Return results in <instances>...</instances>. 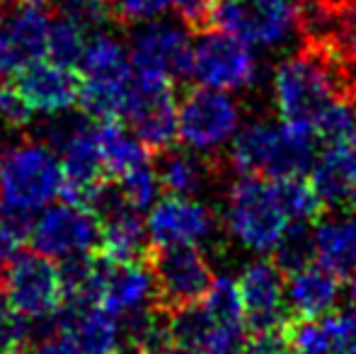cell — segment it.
<instances>
[{"label": "cell", "instance_id": "8fae6325", "mask_svg": "<svg viewBox=\"0 0 356 354\" xmlns=\"http://www.w3.org/2000/svg\"><path fill=\"white\" fill-rule=\"evenodd\" d=\"M34 252L49 260H68L99 248V221L88 207L75 202L49 204L29 226Z\"/></svg>", "mask_w": 356, "mask_h": 354}, {"label": "cell", "instance_id": "52a82bcc", "mask_svg": "<svg viewBox=\"0 0 356 354\" xmlns=\"http://www.w3.org/2000/svg\"><path fill=\"white\" fill-rule=\"evenodd\" d=\"M0 291L10 308L32 323L51 318L66 301L61 269L39 252H17L8 260L0 274Z\"/></svg>", "mask_w": 356, "mask_h": 354}, {"label": "cell", "instance_id": "277c9868", "mask_svg": "<svg viewBox=\"0 0 356 354\" xmlns=\"http://www.w3.org/2000/svg\"><path fill=\"white\" fill-rule=\"evenodd\" d=\"M61 158L44 141L10 146L0 158V202L32 214L49 207L61 194Z\"/></svg>", "mask_w": 356, "mask_h": 354}, {"label": "cell", "instance_id": "ac0fdd59", "mask_svg": "<svg viewBox=\"0 0 356 354\" xmlns=\"http://www.w3.org/2000/svg\"><path fill=\"white\" fill-rule=\"evenodd\" d=\"M58 151H61L63 170L61 197L66 202H75L85 207L92 189L107 179L102 166V153H99L97 143V127H95L92 119L80 117L71 136L63 141V146Z\"/></svg>", "mask_w": 356, "mask_h": 354}, {"label": "cell", "instance_id": "ab89813d", "mask_svg": "<svg viewBox=\"0 0 356 354\" xmlns=\"http://www.w3.org/2000/svg\"><path fill=\"white\" fill-rule=\"evenodd\" d=\"M117 354H145V352H141L138 347H134V345H127V347H119Z\"/></svg>", "mask_w": 356, "mask_h": 354}, {"label": "cell", "instance_id": "d4e9b609", "mask_svg": "<svg viewBox=\"0 0 356 354\" xmlns=\"http://www.w3.org/2000/svg\"><path fill=\"white\" fill-rule=\"evenodd\" d=\"M315 260V241L308 223L293 221L274 246V262L284 274L298 272Z\"/></svg>", "mask_w": 356, "mask_h": 354}, {"label": "cell", "instance_id": "7a4b0ae2", "mask_svg": "<svg viewBox=\"0 0 356 354\" xmlns=\"http://www.w3.org/2000/svg\"><path fill=\"white\" fill-rule=\"evenodd\" d=\"M313 129L277 122H250L230 138L228 163L238 175L284 179L303 175L315 161Z\"/></svg>", "mask_w": 356, "mask_h": 354}, {"label": "cell", "instance_id": "3957f363", "mask_svg": "<svg viewBox=\"0 0 356 354\" xmlns=\"http://www.w3.org/2000/svg\"><path fill=\"white\" fill-rule=\"evenodd\" d=\"M223 223L233 241L252 252H272L291 216L284 207L279 182L269 177L240 175L225 189Z\"/></svg>", "mask_w": 356, "mask_h": 354}, {"label": "cell", "instance_id": "44dd1931", "mask_svg": "<svg viewBox=\"0 0 356 354\" xmlns=\"http://www.w3.org/2000/svg\"><path fill=\"white\" fill-rule=\"evenodd\" d=\"M315 260L334 277H349L356 269V211L320 216L313 231Z\"/></svg>", "mask_w": 356, "mask_h": 354}, {"label": "cell", "instance_id": "7c38bea8", "mask_svg": "<svg viewBox=\"0 0 356 354\" xmlns=\"http://www.w3.org/2000/svg\"><path fill=\"white\" fill-rule=\"evenodd\" d=\"M122 119H127L134 136L150 153L170 148L177 138V102L172 83L134 73Z\"/></svg>", "mask_w": 356, "mask_h": 354}, {"label": "cell", "instance_id": "603a6c76", "mask_svg": "<svg viewBox=\"0 0 356 354\" xmlns=\"http://www.w3.org/2000/svg\"><path fill=\"white\" fill-rule=\"evenodd\" d=\"M95 127H97V143L107 179H119L129 170L148 163L150 151L119 119L95 122Z\"/></svg>", "mask_w": 356, "mask_h": 354}, {"label": "cell", "instance_id": "4fadbf2b", "mask_svg": "<svg viewBox=\"0 0 356 354\" xmlns=\"http://www.w3.org/2000/svg\"><path fill=\"white\" fill-rule=\"evenodd\" d=\"M216 228L218 218L209 204L194 197H172V194L155 202L145 221L150 248L202 246L211 241Z\"/></svg>", "mask_w": 356, "mask_h": 354}, {"label": "cell", "instance_id": "4316f807", "mask_svg": "<svg viewBox=\"0 0 356 354\" xmlns=\"http://www.w3.org/2000/svg\"><path fill=\"white\" fill-rule=\"evenodd\" d=\"M114 182H117L119 192L124 194V199H127L134 209H138V211H145V209H150L158 202L160 182H158V175H155V168H150V163L134 168L127 175L114 179Z\"/></svg>", "mask_w": 356, "mask_h": 354}, {"label": "cell", "instance_id": "5bb4252c", "mask_svg": "<svg viewBox=\"0 0 356 354\" xmlns=\"http://www.w3.org/2000/svg\"><path fill=\"white\" fill-rule=\"evenodd\" d=\"M238 289L250 332L279 330L289 323L284 272L274 260L257 257L248 262L238 277Z\"/></svg>", "mask_w": 356, "mask_h": 354}, {"label": "cell", "instance_id": "9c48e42d", "mask_svg": "<svg viewBox=\"0 0 356 354\" xmlns=\"http://www.w3.org/2000/svg\"><path fill=\"white\" fill-rule=\"evenodd\" d=\"M259 63L250 44L223 29H204L192 44L189 76L211 90H243L257 81Z\"/></svg>", "mask_w": 356, "mask_h": 354}, {"label": "cell", "instance_id": "ba28073f", "mask_svg": "<svg viewBox=\"0 0 356 354\" xmlns=\"http://www.w3.org/2000/svg\"><path fill=\"white\" fill-rule=\"evenodd\" d=\"M145 260L153 274L155 306L168 313L199 303L213 284L211 265L197 246L148 248Z\"/></svg>", "mask_w": 356, "mask_h": 354}, {"label": "cell", "instance_id": "7402d4cb", "mask_svg": "<svg viewBox=\"0 0 356 354\" xmlns=\"http://www.w3.org/2000/svg\"><path fill=\"white\" fill-rule=\"evenodd\" d=\"M216 163L211 158H202L199 153L189 151V148H165L158 153V166H155V175H158L160 189L172 197H194L207 187L209 177L213 175Z\"/></svg>", "mask_w": 356, "mask_h": 354}, {"label": "cell", "instance_id": "e575fe53", "mask_svg": "<svg viewBox=\"0 0 356 354\" xmlns=\"http://www.w3.org/2000/svg\"><path fill=\"white\" fill-rule=\"evenodd\" d=\"M163 354H211L207 352L204 347L199 345H192V342H177V340H170L168 350H165Z\"/></svg>", "mask_w": 356, "mask_h": 354}, {"label": "cell", "instance_id": "d6986e66", "mask_svg": "<svg viewBox=\"0 0 356 354\" xmlns=\"http://www.w3.org/2000/svg\"><path fill=\"white\" fill-rule=\"evenodd\" d=\"M310 184L320 194L325 207L356 211V127L325 148L313 161Z\"/></svg>", "mask_w": 356, "mask_h": 354}, {"label": "cell", "instance_id": "836d02e7", "mask_svg": "<svg viewBox=\"0 0 356 354\" xmlns=\"http://www.w3.org/2000/svg\"><path fill=\"white\" fill-rule=\"evenodd\" d=\"M243 354H293L289 345L286 330H269V332H252L243 347Z\"/></svg>", "mask_w": 356, "mask_h": 354}, {"label": "cell", "instance_id": "8992f818", "mask_svg": "<svg viewBox=\"0 0 356 354\" xmlns=\"http://www.w3.org/2000/svg\"><path fill=\"white\" fill-rule=\"evenodd\" d=\"M240 104L223 90L192 88L177 104V136L184 148L211 158L240 129Z\"/></svg>", "mask_w": 356, "mask_h": 354}, {"label": "cell", "instance_id": "f1b7e54d", "mask_svg": "<svg viewBox=\"0 0 356 354\" xmlns=\"http://www.w3.org/2000/svg\"><path fill=\"white\" fill-rule=\"evenodd\" d=\"M29 214L0 202V265L17 255L22 243L29 238Z\"/></svg>", "mask_w": 356, "mask_h": 354}, {"label": "cell", "instance_id": "d6a6232c", "mask_svg": "<svg viewBox=\"0 0 356 354\" xmlns=\"http://www.w3.org/2000/svg\"><path fill=\"white\" fill-rule=\"evenodd\" d=\"M58 8H61V15L75 19L85 29L99 27L112 17L109 0H58Z\"/></svg>", "mask_w": 356, "mask_h": 354}, {"label": "cell", "instance_id": "4dcf8cb0", "mask_svg": "<svg viewBox=\"0 0 356 354\" xmlns=\"http://www.w3.org/2000/svg\"><path fill=\"white\" fill-rule=\"evenodd\" d=\"M34 122V112L15 83H0V127L10 129V131H24Z\"/></svg>", "mask_w": 356, "mask_h": 354}, {"label": "cell", "instance_id": "d590c367", "mask_svg": "<svg viewBox=\"0 0 356 354\" xmlns=\"http://www.w3.org/2000/svg\"><path fill=\"white\" fill-rule=\"evenodd\" d=\"M10 129H5V127H0V158L5 156V153L10 151V146H13V143H10Z\"/></svg>", "mask_w": 356, "mask_h": 354}, {"label": "cell", "instance_id": "5b68a950", "mask_svg": "<svg viewBox=\"0 0 356 354\" xmlns=\"http://www.w3.org/2000/svg\"><path fill=\"white\" fill-rule=\"evenodd\" d=\"M209 27L252 47L274 49L300 32L298 0H213Z\"/></svg>", "mask_w": 356, "mask_h": 354}, {"label": "cell", "instance_id": "1f68e13d", "mask_svg": "<svg viewBox=\"0 0 356 354\" xmlns=\"http://www.w3.org/2000/svg\"><path fill=\"white\" fill-rule=\"evenodd\" d=\"M112 17L124 24H141L158 19L163 13L172 10V0H109Z\"/></svg>", "mask_w": 356, "mask_h": 354}, {"label": "cell", "instance_id": "9a60e30c", "mask_svg": "<svg viewBox=\"0 0 356 354\" xmlns=\"http://www.w3.org/2000/svg\"><path fill=\"white\" fill-rule=\"evenodd\" d=\"M97 303L112 313L119 323L150 311L155 306V287L148 260L143 257V260L114 262L102 255Z\"/></svg>", "mask_w": 356, "mask_h": 354}, {"label": "cell", "instance_id": "6da1fadb", "mask_svg": "<svg viewBox=\"0 0 356 354\" xmlns=\"http://www.w3.org/2000/svg\"><path fill=\"white\" fill-rule=\"evenodd\" d=\"M349 73H344L325 54L303 47L286 56L272 76V97L279 117L286 124L308 127L315 131L325 112L337 99L347 97Z\"/></svg>", "mask_w": 356, "mask_h": 354}, {"label": "cell", "instance_id": "2e32d148", "mask_svg": "<svg viewBox=\"0 0 356 354\" xmlns=\"http://www.w3.org/2000/svg\"><path fill=\"white\" fill-rule=\"evenodd\" d=\"M51 17L37 5H17L0 17V76H15L47 56Z\"/></svg>", "mask_w": 356, "mask_h": 354}, {"label": "cell", "instance_id": "83f0119b", "mask_svg": "<svg viewBox=\"0 0 356 354\" xmlns=\"http://www.w3.org/2000/svg\"><path fill=\"white\" fill-rule=\"evenodd\" d=\"M32 321L19 316L8 303L0 306V354H32Z\"/></svg>", "mask_w": 356, "mask_h": 354}, {"label": "cell", "instance_id": "484cf974", "mask_svg": "<svg viewBox=\"0 0 356 354\" xmlns=\"http://www.w3.org/2000/svg\"><path fill=\"white\" fill-rule=\"evenodd\" d=\"M277 182H279V192H282L284 207H286V211H289L291 221L313 223L323 216L325 204L310 182H305L300 175L284 177V179H277Z\"/></svg>", "mask_w": 356, "mask_h": 354}, {"label": "cell", "instance_id": "cb8c5ba5", "mask_svg": "<svg viewBox=\"0 0 356 354\" xmlns=\"http://www.w3.org/2000/svg\"><path fill=\"white\" fill-rule=\"evenodd\" d=\"M85 42H88V29L66 15H58L56 19H51V27H49L47 56L61 66L75 68L83 56Z\"/></svg>", "mask_w": 356, "mask_h": 354}, {"label": "cell", "instance_id": "74e56055", "mask_svg": "<svg viewBox=\"0 0 356 354\" xmlns=\"http://www.w3.org/2000/svg\"><path fill=\"white\" fill-rule=\"evenodd\" d=\"M349 301H352V308L356 313V269L352 272V279H349Z\"/></svg>", "mask_w": 356, "mask_h": 354}, {"label": "cell", "instance_id": "ffe728a7", "mask_svg": "<svg viewBox=\"0 0 356 354\" xmlns=\"http://www.w3.org/2000/svg\"><path fill=\"white\" fill-rule=\"evenodd\" d=\"M339 277L325 267H303L289 274L286 284V308L293 321H320L330 316L339 301Z\"/></svg>", "mask_w": 356, "mask_h": 354}, {"label": "cell", "instance_id": "f546056e", "mask_svg": "<svg viewBox=\"0 0 356 354\" xmlns=\"http://www.w3.org/2000/svg\"><path fill=\"white\" fill-rule=\"evenodd\" d=\"M44 330H34L37 342L32 345V354H90L83 345L78 342V337L73 335L68 328H63L61 323H56L54 318H47Z\"/></svg>", "mask_w": 356, "mask_h": 354}, {"label": "cell", "instance_id": "f35d334b", "mask_svg": "<svg viewBox=\"0 0 356 354\" xmlns=\"http://www.w3.org/2000/svg\"><path fill=\"white\" fill-rule=\"evenodd\" d=\"M8 3H15V5H37V8H42V5L51 3V0H8Z\"/></svg>", "mask_w": 356, "mask_h": 354}, {"label": "cell", "instance_id": "30bf717a", "mask_svg": "<svg viewBox=\"0 0 356 354\" xmlns=\"http://www.w3.org/2000/svg\"><path fill=\"white\" fill-rule=\"evenodd\" d=\"M189 27L168 19H148L131 29L129 56L136 76L175 83L189 76L192 39Z\"/></svg>", "mask_w": 356, "mask_h": 354}, {"label": "cell", "instance_id": "8d00e7d4", "mask_svg": "<svg viewBox=\"0 0 356 354\" xmlns=\"http://www.w3.org/2000/svg\"><path fill=\"white\" fill-rule=\"evenodd\" d=\"M347 99L354 104V109H356V71H354V73H349V83H347Z\"/></svg>", "mask_w": 356, "mask_h": 354}, {"label": "cell", "instance_id": "e0dca14e", "mask_svg": "<svg viewBox=\"0 0 356 354\" xmlns=\"http://www.w3.org/2000/svg\"><path fill=\"white\" fill-rule=\"evenodd\" d=\"M15 88L24 97V102L32 107L34 114L54 117L63 114L78 104L80 78L73 68L61 66L51 58H39L27 63L15 73Z\"/></svg>", "mask_w": 356, "mask_h": 354}]
</instances>
